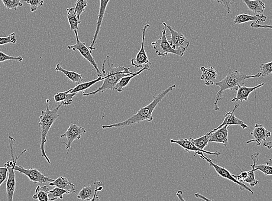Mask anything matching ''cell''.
Segmentation results:
<instances>
[{
    "mask_svg": "<svg viewBox=\"0 0 272 201\" xmlns=\"http://www.w3.org/2000/svg\"><path fill=\"white\" fill-rule=\"evenodd\" d=\"M260 152H255L254 154L251 155V158L253 164L251 165V170L248 172L247 177L244 180V182L248 183L251 187H254L259 183V181L255 179V166L257 164L258 161V157L260 156Z\"/></svg>",
    "mask_w": 272,
    "mask_h": 201,
    "instance_id": "23",
    "label": "cell"
},
{
    "mask_svg": "<svg viewBox=\"0 0 272 201\" xmlns=\"http://www.w3.org/2000/svg\"><path fill=\"white\" fill-rule=\"evenodd\" d=\"M266 164L271 165L272 167V159H270L268 161L266 162Z\"/></svg>",
    "mask_w": 272,
    "mask_h": 201,
    "instance_id": "47",
    "label": "cell"
},
{
    "mask_svg": "<svg viewBox=\"0 0 272 201\" xmlns=\"http://www.w3.org/2000/svg\"><path fill=\"white\" fill-rule=\"evenodd\" d=\"M15 171H18L21 173L27 176L29 180L34 183H48L54 181L51 177H47L35 168L25 169L22 166L16 165Z\"/></svg>",
    "mask_w": 272,
    "mask_h": 201,
    "instance_id": "12",
    "label": "cell"
},
{
    "mask_svg": "<svg viewBox=\"0 0 272 201\" xmlns=\"http://www.w3.org/2000/svg\"><path fill=\"white\" fill-rule=\"evenodd\" d=\"M195 196L196 198H198V199H202L206 201H211V200L207 199V198L202 196V194H200L199 193H195Z\"/></svg>",
    "mask_w": 272,
    "mask_h": 201,
    "instance_id": "46",
    "label": "cell"
},
{
    "mask_svg": "<svg viewBox=\"0 0 272 201\" xmlns=\"http://www.w3.org/2000/svg\"><path fill=\"white\" fill-rule=\"evenodd\" d=\"M250 134L253 136L254 139L246 142V144L255 142L257 143L258 145H260L262 141L265 142L267 141V138L271 137L272 133L265 128L263 125L255 124L254 129Z\"/></svg>",
    "mask_w": 272,
    "mask_h": 201,
    "instance_id": "17",
    "label": "cell"
},
{
    "mask_svg": "<svg viewBox=\"0 0 272 201\" xmlns=\"http://www.w3.org/2000/svg\"><path fill=\"white\" fill-rule=\"evenodd\" d=\"M55 71L63 73L68 79L74 83L80 84L82 82L83 78L82 74L77 73L75 71L66 70L63 69L60 64H57L56 67H55Z\"/></svg>",
    "mask_w": 272,
    "mask_h": 201,
    "instance_id": "27",
    "label": "cell"
},
{
    "mask_svg": "<svg viewBox=\"0 0 272 201\" xmlns=\"http://www.w3.org/2000/svg\"><path fill=\"white\" fill-rule=\"evenodd\" d=\"M264 146L267 147L269 150L272 149V138L270 141H266L264 143Z\"/></svg>",
    "mask_w": 272,
    "mask_h": 201,
    "instance_id": "44",
    "label": "cell"
},
{
    "mask_svg": "<svg viewBox=\"0 0 272 201\" xmlns=\"http://www.w3.org/2000/svg\"><path fill=\"white\" fill-rule=\"evenodd\" d=\"M131 69V67H114L111 58L109 56H107L103 61L102 69V77H105L102 86L95 91L87 93L83 92V96L96 95L98 93L103 92L107 90H114L116 84L122 78L133 74V72L129 71Z\"/></svg>",
    "mask_w": 272,
    "mask_h": 201,
    "instance_id": "1",
    "label": "cell"
},
{
    "mask_svg": "<svg viewBox=\"0 0 272 201\" xmlns=\"http://www.w3.org/2000/svg\"><path fill=\"white\" fill-rule=\"evenodd\" d=\"M149 28H150V25L147 24L144 25L143 29H142V44L140 50L139 51L136 57L131 60L132 65L136 68L143 67L144 66L147 65V64H150V65L151 64L150 60H149V58L146 52L145 51L144 47L145 32H146L147 29Z\"/></svg>",
    "mask_w": 272,
    "mask_h": 201,
    "instance_id": "13",
    "label": "cell"
},
{
    "mask_svg": "<svg viewBox=\"0 0 272 201\" xmlns=\"http://www.w3.org/2000/svg\"><path fill=\"white\" fill-rule=\"evenodd\" d=\"M1 1L5 8L15 11H17L19 6H23L21 0H1Z\"/></svg>",
    "mask_w": 272,
    "mask_h": 201,
    "instance_id": "33",
    "label": "cell"
},
{
    "mask_svg": "<svg viewBox=\"0 0 272 201\" xmlns=\"http://www.w3.org/2000/svg\"><path fill=\"white\" fill-rule=\"evenodd\" d=\"M8 172L7 168L5 167H0V186L7 178Z\"/></svg>",
    "mask_w": 272,
    "mask_h": 201,
    "instance_id": "41",
    "label": "cell"
},
{
    "mask_svg": "<svg viewBox=\"0 0 272 201\" xmlns=\"http://www.w3.org/2000/svg\"><path fill=\"white\" fill-rule=\"evenodd\" d=\"M264 84V83H262L254 87H247L245 86V84H243V85L239 86L238 88L236 89V91H237L236 93V96L231 100V102H247L248 96L250 95V94L255 91V90L257 89L260 88V87L263 86Z\"/></svg>",
    "mask_w": 272,
    "mask_h": 201,
    "instance_id": "18",
    "label": "cell"
},
{
    "mask_svg": "<svg viewBox=\"0 0 272 201\" xmlns=\"http://www.w3.org/2000/svg\"><path fill=\"white\" fill-rule=\"evenodd\" d=\"M9 147H10L12 160L9 161L5 164V167L7 168L9 173L7 181L6 183V194H7V201H12L14 198V194L16 189V177L15 173V167L17 165V162L23 154L27 151L25 149L19 156L15 159L14 143L15 139L12 136H9Z\"/></svg>",
    "mask_w": 272,
    "mask_h": 201,
    "instance_id": "5",
    "label": "cell"
},
{
    "mask_svg": "<svg viewBox=\"0 0 272 201\" xmlns=\"http://www.w3.org/2000/svg\"><path fill=\"white\" fill-rule=\"evenodd\" d=\"M49 184L51 186L57 187L66 190L78 191V190L76 189L75 185L71 183L66 177L63 176L58 177L56 180H54Z\"/></svg>",
    "mask_w": 272,
    "mask_h": 201,
    "instance_id": "25",
    "label": "cell"
},
{
    "mask_svg": "<svg viewBox=\"0 0 272 201\" xmlns=\"http://www.w3.org/2000/svg\"><path fill=\"white\" fill-rule=\"evenodd\" d=\"M27 4L30 5V11L32 12L37 10L38 7L43 6L44 0H24Z\"/></svg>",
    "mask_w": 272,
    "mask_h": 201,
    "instance_id": "37",
    "label": "cell"
},
{
    "mask_svg": "<svg viewBox=\"0 0 272 201\" xmlns=\"http://www.w3.org/2000/svg\"><path fill=\"white\" fill-rule=\"evenodd\" d=\"M76 193V191L66 190L56 187L53 190H50L48 198H49V201H54L58 199L63 200L64 194Z\"/></svg>",
    "mask_w": 272,
    "mask_h": 201,
    "instance_id": "29",
    "label": "cell"
},
{
    "mask_svg": "<svg viewBox=\"0 0 272 201\" xmlns=\"http://www.w3.org/2000/svg\"><path fill=\"white\" fill-rule=\"evenodd\" d=\"M6 60H16L21 62V61L24 60V58L21 56L17 57L9 56V55L0 51V62H3V61Z\"/></svg>",
    "mask_w": 272,
    "mask_h": 201,
    "instance_id": "40",
    "label": "cell"
},
{
    "mask_svg": "<svg viewBox=\"0 0 272 201\" xmlns=\"http://www.w3.org/2000/svg\"><path fill=\"white\" fill-rule=\"evenodd\" d=\"M261 77H266L272 74V61L263 63L260 66Z\"/></svg>",
    "mask_w": 272,
    "mask_h": 201,
    "instance_id": "35",
    "label": "cell"
},
{
    "mask_svg": "<svg viewBox=\"0 0 272 201\" xmlns=\"http://www.w3.org/2000/svg\"><path fill=\"white\" fill-rule=\"evenodd\" d=\"M164 27H166L170 32L171 39L169 43L171 46L174 50L186 51L188 48L190 46V42L187 40L183 34L181 32L174 30V29L168 25L166 23L163 22Z\"/></svg>",
    "mask_w": 272,
    "mask_h": 201,
    "instance_id": "10",
    "label": "cell"
},
{
    "mask_svg": "<svg viewBox=\"0 0 272 201\" xmlns=\"http://www.w3.org/2000/svg\"><path fill=\"white\" fill-rule=\"evenodd\" d=\"M74 31V33L76 34L77 43L76 44L68 46V49L72 50L74 52L79 51L81 55H82L86 60L88 61L89 62L92 64L93 67L95 68L97 74H98V76H102V73L101 71L99 70L98 64H97L95 59H94L92 55L91 50H90L89 48H87L86 46L85 43H82V42L80 40L79 35H78L77 30Z\"/></svg>",
    "mask_w": 272,
    "mask_h": 201,
    "instance_id": "8",
    "label": "cell"
},
{
    "mask_svg": "<svg viewBox=\"0 0 272 201\" xmlns=\"http://www.w3.org/2000/svg\"><path fill=\"white\" fill-rule=\"evenodd\" d=\"M71 90H68L67 91L57 93L54 95L55 102L62 103L63 106H68L73 103V98L76 96L78 93H71Z\"/></svg>",
    "mask_w": 272,
    "mask_h": 201,
    "instance_id": "24",
    "label": "cell"
},
{
    "mask_svg": "<svg viewBox=\"0 0 272 201\" xmlns=\"http://www.w3.org/2000/svg\"><path fill=\"white\" fill-rule=\"evenodd\" d=\"M250 27L252 28H254V29L264 28V29H272V25H262L256 22L252 23V24L250 25Z\"/></svg>",
    "mask_w": 272,
    "mask_h": 201,
    "instance_id": "43",
    "label": "cell"
},
{
    "mask_svg": "<svg viewBox=\"0 0 272 201\" xmlns=\"http://www.w3.org/2000/svg\"><path fill=\"white\" fill-rule=\"evenodd\" d=\"M87 5V0H79L77 1L75 5V10L78 19L80 18V16L85 11V9Z\"/></svg>",
    "mask_w": 272,
    "mask_h": 201,
    "instance_id": "34",
    "label": "cell"
},
{
    "mask_svg": "<svg viewBox=\"0 0 272 201\" xmlns=\"http://www.w3.org/2000/svg\"><path fill=\"white\" fill-rule=\"evenodd\" d=\"M66 11L67 14V17L70 26L71 30H79V25L82 22L77 18L75 7L67 8Z\"/></svg>",
    "mask_w": 272,
    "mask_h": 201,
    "instance_id": "28",
    "label": "cell"
},
{
    "mask_svg": "<svg viewBox=\"0 0 272 201\" xmlns=\"http://www.w3.org/2000/svg\"><path fill=\"white\" fill-rule=\"evenodd\" d=\"M104 79H105V77L100 76L98 77V79L90 81L89 82L80 83L75 87L72 88L71 93H79L81 91H83V90L89 88V87L93 86L94 84L101 82V81H103Z\"/></svg>",
    "mask_w": 272,
    "mask_h": 201,
    "instance_id": "31",
    "label": "cell"
},
{
    "mask_svg": "<svg viewBox=\"0 0 272 201\" xmlns=\"http://www.w3.org/2000/svg\"><path fill=\"white\" fill-rule=\"evenodd\" d=\"M210 135V134L208 132L205 135L201 136V137L195 139L191 138L190 139L192 141L197 148L201 149V150H204V148L209 144Z\"/></svg>",
    "mask_w": 272,
    "mask_h": 201,
    "instance_id": "32",
    "label": "cell"
},
{
    "mask_svg": "<svg viewBox=\"0 0 272 201\" xmlns=\"http://www.w3.org/2000/svg\"><path fill=\"white\" fill-rule=\"evenodd\" d=\"M145 70L151 71L150 64H147V65L144 66L142 67V69L137 71V72L133 73L131 75L122 78L119 80V82L116 84L114 90H116L118 92H122L124 87L128 86L129 83H130L132 79H134L136 76L139 75V74H140Z\"/></svg>",
    "mask_w": 272,
    "mask_h": 201,
    "instance_id": "21",
    "label": "cell"
},
{
    "mask_svg": "<svg viewBox=\"0 0 272 201\" xmlns=\"http://www.w3.org/2000/svg\"><path fill=\"white\" fill-rule=\"evenodd\" d=\"M170 142L171 144H179L181 147L183 148L184 150L188 152H195V155H195V156L197 154V152H203V153L209 155H217V156H218V155H221V152L218 151L210 152L204 150H201V149L197 148L190 139H178V140H174V139H171Z\"/></svg>",
    "mask_w": 272,
    "mask_h": 201,
    "instance_id": "14",
    "label": "cell"
},
{
    "mask_svg": "<svg viewBox=\"0 0 272 201\" xmlns=\"http://www.w3.org/2000/svg\"><path fill=\"white\" fill-rule=\"evenodd\" d=\"M260 77H261V72L255 74V75L248 76L236 70L229 72L224 79L220 81V82L217 81L215 85L219 87V90L218 92V95H217L214 110L215 111H218V103L219 100H222V93L226 90H236L239 86L244 84L245 80Z\"/></svg>",
    "mask_w": 272,
    "mask_h": 201,
    "instance_id": "3",
    "label": "cell"
},
{
    "mask_svg": "<svg viewBox=\"0 0 272 201\" xmlns=\"http://www.w3.org/2000/svg\"><path fill=\"white\" fill-rule=\"evenodd\" d=\"M15 33L9 34L6 37H0V45L7 44L9 43L16 44L17 40L16 39Z\"/></svg>",
    "mask_w": 272,
    "mask_h": 201,
    "instance_id": "38",
    "label": "cell"
},
{
    "mask_svg": "<svg viewBox=\"0 0 272 201\" xmlns=\"http://www.w3.org/2000/svg\"><path fill=\"white\" fill-rule=\"evenodd\" d=\"M255 171H260L264 173L265 176L272 175V167L268 164H256L254 169Z\"/></svg>",
    "mask_w": 272,
    "mask_h": 201,
    "instance_id": "36",
    "label": "cell"
},
{
    "mask_svg": "<svg viewBox=\"0 0 272 201\" xmlns=\"http://www.w3.org/2000/svg\"><path fill=\"white\" fill-rule=\"evenodd\" d=\"M49 191V188L47 186H38L35 189V193L33 196V199L40 201H49V198H48Z\"/></svg>",
    "mask_w": 272,
    "mask_h": 201,
    "instance_id": "30",
    "label": "cell"
},
{
    "mask_svg": "<svg viewBox=\"0 0 272 201\" xmlns=\"http://www.w3.org/2000/svg\"><path fill=\"white\" fill-rule=\"evenodd\" d=\"M154 47L155 52L159 57H166L168 54H173L178 56L183 57L185 51L174 50L171 46L169 41H168L166 36V28L163 29L162 36L158 40L151 43Z\"/></svg>",
    "mask_w": 272,
    "mask_h": 201,
    "instance_id": "6",
    "label": "cell"
},
{
    "mask_svg": "<svg viewBox=\"0 0 272 201\" xmlns=\"http://www.w3.org/2000/svg\"><path fill=\"white\" fill-rule=\"evenodd\" d=\"M46 102L47 109L41 112V115L40 116V121L39 122L41 131L40 149L42 157L45 158L48 164H51L50 158L48 157L46 152H45V144L47 142V136L48 132H49L50 129L54 123L59 117V115H58V111L63 105L62 103H60V105H58L56 108L50 109V99H47Z\"/></svg>",
    "mask_w": 272,
    "mask_h": 201,
    "instance_id": "4",
    "label": "cell"
},
{
    "mask_svg": "<svg viewBox=\"0 0 272 201\" xmlns=\"http://www.w3.org/2000/svg\"><path fill=\"white\" fill-rule=\"evenodd\" d=\"M266 20L267 17L262 14H257L254 16L243 14L236 16L234 19V24H241L250 21H255L259 24Z\"/></svg>",
    "mask_w": 272,
    "mask_h": 201,
    "instance_id": "22",
    "label": "cell"
},
{
    "mask_svg": "<svg viewBox=\"0 0 272 201\" xmlns=\"http://www.w3.org/2000/svg\"><path fill=\"white\" fill-rule=\"evenodd\" d=\"M77 1H79V0H77Z\"/></svg>",
    "mask_w": 272,
    "mask_h": 201,
    "instance_id": "48",
    "label": "cell"
},
{
    "mask_svg": "<svg viewBox=\"0 0 272 201\" xmlns=\"http://www.w3.org/2000/svg\"><path fill=\"white\" fill-rule=\"evenodd\" d=\"M109 1V0H100V9H99V12L98 15V21H97V24H96V31H95V35H94L92 44L91 45H90V47H89L90 50L91 51L95 50V44H96L97 38H98V34H99L100 27H101V25L102 24L104 15H105L107 6H108Z\"/></svg>",
    "mask_w": 272,
    "mask_h": 201,
    "instance_id": "19",
    "label": "cell"
},
{
    "mask_svg": "<svg viewBox=\"0 0 272 201\" xmlns=\"http://www.w3.org/2000/svg\"><path fill=\"white\" fill-rule=\"evenodd\" d=\"M104 183L102 181H95L90 186H84L78 194V199L87 201H98L100 199L98 193L103 189Z\"/></svg>",
    "mask_w": 272,
    "mask_h": 201,
    "instance_id": "9",
    "label": "cell"
},
{
    "mask_svg": "<svg viewBox=\"0 0 272 201\" xmlns=\"http://www.w3.org/2000/svg\"><path fill=\"white\" fill-rule=\"evenodd\" d=\"M239 107V104H236L235 106V108L232 111H230L226 112L224 115V120L222 122L221 125H219L218 127L214 129L212 132L215 131L217 129H218L222 127L223 126L225 125H239L242 129H246L248 127L247 125L245 124L244 122L242 121L236 116L235 115V112L236 109H237Z\"/></svg>",
    "mask_w": 272,
    "mask_h": 201,
    "instance_id": "15",
    "label": "cell"
},
{
    "mask_svg": "<svg viewBox=\"0 0 272 201\" xmlns=\"http://www.w3.org/2000/svg\"><path fill=\"white\" fill-rule=\"evenodd\" d=\"M200 70L202 71V74L200 79L205 82L207 86H213L217 82L216 78L218 74L213 66L206 68L204 66L200 67Z\"/></svg>",
    "mask_w": 272,
    "mask_h": 201,
    "instance_id": "20",
    "label": "cell"
},
{
    "mask_svg": "<svg viewBox=\"0 0 272 201\" xmlns=\"http://www.w3.org/2000/svg\"><path fill=\"white\" fill-rule=\"evenodd\" d=\"M197 154L199 155L200 158L206 160L207 163L209 164L210 167H213L219 176H221L222 178H224V179L231 180L232 182L237 184L239 185L240 189L241 190H247L250 191L251 194H254L253 191H252L250 187H248L244 183L241 182V181H239L236 179L234 176V174H232L228 170H226V168L220 167L218 164L214 163L212 160H210V158L206 157L205 155L203 154V152H197Z\"/></svg>",
    "mask_w": 272,
    "mask_h": 201,
    "instance_id": "7",
    "label": "cell"
},
{
    "mask_svg": "<svg viewBox=\"0 0 272 201\" xmlns=\"http://www.w3.org/2000/svg\"><path fill=\"white\" fill-rule=\"evenodd\" d=\"M176 196L179 198V199L181 201H186L185 199L183 198V191L181 190H180L179 191H177V193H176Z\"/></svg>",
    "mask_w": 272,
    "mask_h": 201,
    "instance_id": "45",
    "label": "cell"
},
{
    "mask_svg": "<svg viewBox=\"0 0 272 201\" xmlns=\"http://www.w3.org/2000/svg\"><path fill=\"white\" fill-rule=\"evenodd\" d=\"M236 165V167H238L239 169V170L241 171V173L239 175H235L234 176L236 178V179H237L238 181H241V182H244V180L245 179L246 177L247 176L248 174V172L246 171H242L241 169H240L237 165L235 164Z\"/></svg>",
    "mask_w": 272,
    "mask_h": 201,
    "instance_id": "42",
    "label": "cell"
},
{
    "mask_svg": "<svg viewBox=\"0 0 272 201\" xmlns=\"http://www.w3.org/2000/svg\"><path fill=\"white\" fill-rule=\"evenodd\" d=\"M247 5L249 11L254 14H262L265 9V5L262 0H242Z\"/></svg>",
    "mask_w": 272,
    "mask_h": 201,
    "instance_id": "26",
    "label": "cell"
},
{
    "mask_svg": "<svg viewBox=\"0 0 272 201\" xmlns=\"http://www.w3.org/2000/svg\"><path fill=\"white\" fill-rule=\"evenodd\" d=\"M215 1L221 4L223 8L229 14L231 10L232 5L234 4L235 0H215Z\"/></svg>",
    "mask_w": 272,
    "mask_h": 201,
    "instance_id": "39",
    "label": "cell"
},
{
    "mask_svg": "<svg viewBox=\"0 0 272 201\" xmlns=\"http://www.w3.org/2000/svg\"><path fill=\"white\" fill-rule=\"evenodd\" d=\"M176 87V85H172L167 87V89L163 90L158 95L154 96V99L148 105L142 108L136 113L133 115L130 118L125 120V121L116 123V124H110L108 125H103L102 128H124L126 126H130L137 123L147 121L148 122H152L154 119L153 113L154 110L158 104L166 96L168 93L173 90Z\"/></svg>",
    "mask_w": 272,
    "mask_h": 201,
    "instance_id": "2",
    "label": "cell"
},
{
    "mask_svg": "<svg viewBox=\"0 0 272 201\" xmlns=\"http://www.w3.org/2000/svg\"><path fill=\"white\" fill-rule=\"evenodd\" d=\"M86 132V129L82 126L71 124L67 131L60 136V138H66L67 139V143L62 142V144L66 145V149L67 150V154H69L73 142L80 140L82 138V135L85 134Z\"/></svg>",
    "mask_w": 272,
    "mask_h": 201,
    "instance_id": "11",
    "label": "cell"
},
{
    "mask_svg": "<svg viewBox=\"0 0 272 201\" xmlns=\"http://www.w3.org/2000/svg\"><path fill=\"white\" fill-rule=\"evenodd\" d=\"M228 125H225L223 126L222 127L217 129L215 131L209 132V133L210 134L209 143L215 142L222 144L228 151V149L226 147L228 143Z\"/></svg>",
    "mask_w": 272,
    "mask_h": 201,
    "instance_id": "16",
    "label": "cell"
}]
</instances>
